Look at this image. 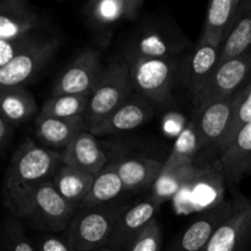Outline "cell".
<instances>
[{
    "label": "cell",
    "instance_id": "37",
    "mask_svg": "<svg viewBox=\"0 0 251 251\" xmlns=\"http://www.w3.org/2000/svg\"><path fill=\"white\" fill-rule=\"evenodd\" d=\"M97 251H112L109 249V248H103V249H100V250H97Z\"/></svg>",
    "mask_w": 251,
    "mask_h": 251
},
{
    "label": "cell",
    "instance_id": "26",
    "mask_svg": "<svg viewBox=\"0 0 251 251\" xmlns=\"http://www.w3.org/2000/svg\"><path fill=\"white\" fill-rule=\"evenodd\" d=\"M1 118L16 126L28 122L38 112L34 96L24 86L1 88Z\"/></svg>",
    "mask_w": 251,
    "mask_h": 251
},
{
    "label": "cell",
    "instance_id": "30",
    "mask_svg": "<svg viewBox=\"0 0 251 251\" xmlns=\"http://www.w3.org/2000/svg\"><path fill=\"white\" fill-rule=\"evenodd\" d=\"M194 164L179 166L176 168L171 169V171L162 172L152 185L150 199L158 206H161L166 201L173 200L174 196L178 194V191L183 186L184 181L188 179Z\"/></svg>",
    "mask_w": 251,
    "mask_h": 251
},
{
    "label": "cell",
    "instance_id": "3",
    "mask_svg": "<svg viewBox=\"0 0 251 251\" xmlns=\"http://www.w3.org/2000/svg\"><path fill=\"white\" fill-rule=\"evenodd\" d=\"M226 179L218 161L203 166L194 164L188 179L173 198L174 212L179 216L207 212L225 202Z\"/></svg>",
    "mask_w": 251,
    "mask_h": 251
},
{
    "label": "cell",
    "instance_id": "31",
    "mask_svg": "<svg viewBox=\"0 0 251 251\" xmlns=\"http://www.w3.org/2000/svg\"><path fill=\"white\" fill-rule=\"evenodd\" d=\"M251 122V80L248 82L243 90H240L237 95V100H235L234 105V114H233L232 123L228 129L227 134H226L225 139H223L222 145H221L220 150L227 146L233 137L237 135V132L242 129L244 125Z\"/></svg>",
    "mask_w": 251,
    "mask_h": 251
},
{
    "label": "cell",
    "instance_id": "6",
    "mask_svg": "<svg viewBox=\"0 0 251 251\" xmlns=\"http://www.w3.org/2000/svg\"><path fill=\"white\" fill-rule=\"evenodd\" d=\"M134 93L129 65L120 56L104 68L100 82L91 93L85 114L87 130L105 119Z\"/></svg>",
    "mask_w": 251,
    "mask_h": 251
},
{
    "label": "cell",
    "instance_id": "20",
    "mask_svg": "<svg viewBox=\"0 0 251 251\" xmlns=\"http://www.w3.org/2000/svg\"><path fill=\"white\" fill-rule=\"evenodd\" d=\"M83 130H87L83 119H60L38 113L34 123L37 139L43 147L56 152H63Z\"/></svg>",
    "mask_w": 251,
    "mask_h": 251
},
{
    "label": "cell",
    "instance_id": "15",
    "mask_svg": "<svg viewBox=\"0 0 251 251\" xmlns=\"http://www.w3.org/2000/svg\"><path fill=\"white\" fill-rule=\"evenodd\" d=\"M158 207L151 199H147L130 208H124L115 225L108 248L112 251L129 250L145 228L156 220L154 215Z\"/></svg>",
    "mask_w": 251,
    "mask_h": 251
},
{
    "label": "cell",
    "instance_id": "12",
    "mask_svg": "<svg viewBox=\"0 0 251 251\" xmlns=\"http://www.w3.org/2000/svg\"><path fill=\"white\" fill-rule=\"evenodd\" d=\"M251 242V202L234 199L229 216L223 221L203 251H244Z\"/></svg>",
    "mask_w": 251,
    "mask_h": 251
},
{
    "label": "cell",
    "instance_id": "34",
    "mask_svg": "<svg viewBox=\"0 0 251 251\" xmlns=\"http://www.w3.org/2000/svg\"><path fill=\"white\" fill-rule=\"evenodd\" d=\"M5 238L9 251H34L26 234L20 227V223L15 218L9 220L5 225Z\"/></svg>",
    "mask_w": 251,
    "mask_h": 251
},
{
    "label": "cell",
    "instance_id": "7",
    "mask_svg": "<svg viewBox=\"0 0 251 251\" xmlns=\"http://www.w3.org/2000/svg\"><path fill=\"white\" fill-rule=\"evenodd\" d=\"M190 47L188 37L174 24L152 21L137 28L123 53L124 59L180 58Z\"/></svg>",
    "mask_w": 251,
    "mask_h": 251
},
{
    "label": "cell",
    "instance_id": "9",
    "mask_svg": "<svg viewBox=\"0 0 251 251\" xmlns=\"http://www.w3.org/2000/svg\"><path fill=\"white\" fill-rule=\"evenodd\" d=\"M144 0H92L83 6L88 27L100 43L107 44L120 24L139 16Z\"/></svg>",
    "mask_w": 251,
    "mask_h": 251
},
{
    "label": "cell",
    "instance_id": "4",
    "mask_svg": "<svg viewBox=\"0 0 251 251\" xmlns=\"http://www.w3.org/2000/svg\"><path fill=\"white\" fill-rule=\"evenodd\" d=\"M124 207L80 206L65 232V240L74 251H97L108 248L115 225Z\"/></svg>",
    "mask_w": 251,
    "mask_h": 251
},
{
    "label": "cell",
    "instance_id": "23",
    "mask_svg": "<svg viewBox=\"0 0 251 251\" xmlns=\"http://www.w3.org/2000/svg\"><path fill=\"white\" fill-rule=\"evenodd\" d=\"M164 163L154 158L131 157L110 163L120 176L125 191L140 190L154 184L163 171Z\"/></svg>",
    "mask_w": 251,
    "mask_h": 251
},
{
    "label": "cell",
    "instance_id": "36",
    "mask_svg": "<svg viewBox=\"0 0 251 251\" xmlns=\"http://www.w3.org/2000/svg\"><path fill=\"white\" fill-rule=\"evenodd\" d=\"M12 131H14V125H11L4 118L0 117V150L2 152L6 150L7 145L10 144Z\"/></svg>",
    "mask_w": 251,
    "mask_h": 251
},
{
    "label": "cell",
    "instance_id": "33",
    "mask_svg": "<svg viewBox=\"0 0 251 251\" xmlns=\"http://www.w3.org/2000/svg\"><path fill=\"white\" fill-rule=\"evenodd\" d=\"M39 36L37 34H28L22 38L12 39V41H0V68L7 65L14 58H16L20 53L33 44Z\"/></svg>",
    "mask_w": 251,
    "mask_h": 251
},
{
    "label": "cell",
    "instance_id": "8",
    "mask_svg": "<svg viewBox=\"0 0 251 251\" xmlns=\"http://www.w3.org/2000/svg\"><path fill=\"white\" fill-rule=\"evenodd\" d=\"M251 80V50L218 66L193 100L196 112L239 92Z\"/></svg>",
    "mask_w": 251,
    "mask_h": 251
},
{
    "label": "cell",
    "instance_id": "17",
    "mask_svg": "<svg viewBox=\"0 0 251 251\" xmlns=\"http://www.w3.org/2000/svg\"><path fill=\"white\" fill-rule=\"evenodd\" d=\"M233 201H225L217 207L201 213L176 239L171 251H203L223 221L229 216Z\"/></svg>",
    "mask_w": 251,
    "mask_h": 251
},
{
    "label": "cell",
    "instance_id": "18",
    "mask_svg": "<svg viewBox=\"0 0 251 251\" xmlns=\"http://www.w3.org/2000/svg\"><path fill=\"white\" fill-rule=\"evenodd\" d=\"M61 162L97 176L107 167L108 157L100 149L95 135L83 130L61 152Z\"/></svg>",
    "mask_w": 251,
    "mask_h": 251
},
{
    "label": "cell",
    "instance_id": "5",
    "mask_svg": "<svg viewBox=\"0 0 251 251\" xmlns=\"http://www.w3.org/2000/svg\"><path fill=\"white\" fill-rule=\"evenodd\" d=\"M183 58L124 59L127 63L135 92L153 104H163L172 97L174 87L180 82Z\"/></svg>",
    "mask_w": 251,
    "mask_h": 251
},
{
    "label": "cell",
    "instance_id": "27",
    "mask_svg": "<svg viewBox=\"0 0 251 251\" xmlns=\"http://www.w3.org/2000/svg\"><path fill=\"white\" fill-rule=\"evenodd\" d=\"M201 150L202 145L199 134L198 120L194 117L176 137L162 172L171 171L179 166H191L195 163L196 156Z\"/></svg>",
    "mask_w": 251,
    "mask_h": 251
},
{
    "label": "cell",
    "instance_id": "22",
    "mask_svg": "<svg viewBox=\"0 0 251 251\" xmlns=\"http://www.w3.org/2000/svg\"><path fill=\"white\" fill-rule=\"evenodd\" d=\"M243 0H213L206 12L201 41L222 47L237 20Z\"/></svg>",
    "mask_w": 251,
    "mask_h": 251
},
{
    "label": "cell",
    "instance_id": "11",
    "mask_svg": "<svg viewBox=\"0 0 251 251\" xmlns=\"http://www.w3.org/2000/svg\"><path fill=\"white\" fill-rule=\"evenodd\" d=\"M103 71L100 51L86 49L58 76L51 96L91 95L100 82Z\"/></svg>",
    "mask_w": 251,
    "mask_h": 251
},
{
    "label": "cell",
    "instance_id": "29",
    "mask_svg": "<svg viewBox=\"0 0 251 251\" xmlns=\"http://www.w3.org/2000/svg\"><path fill=\"white\" fill-rule=\"evenodd\" d=\"M91 95H59L51 96L44 102L39 113L60 119H83L87 110Z\"/></svg>",
    "mask_w": 251,
    "mask_h": 251
},
{
    "label": "cell",
    "instance_id": "10",
    "mask_svg": "<svg viewBox=\"0 0 251 251\" xmlns=\"http://www.w3.org/2000/svg\"><path fill=\"white\" fill-rule=\"evenodd\" d=\"M59 46L60 44L56 38L39 37L7 65L0 68L1 88L24 86V83L32 80L50 61Z\"/></svg>",
    "mask_w": 251,
    "mask_h": 251
},
{
    "label": "cell",
    "instance_id": "24",
    "mask_svg": "<svg viewBox=\"0 0 251 251\" xmlns=\"http://www.w3.org/2000/svg\"><path fill=\"white\" fill-rule=\"evenodd\" d=\"M249 50H251V0H243L237 20L222 44L218 66L242 56Z\"/></svg>",
    "mask_w": 251,
    "mask_h": 251
},
{
    "label": "cell",
    "instance_id": "13",
    "mask_svg": "<svg viewBox=\"0 0 251 251\" xmlns=\"http://www.w3.org/2000/svg\"><path fill=\"white\" fill-rule=\"evenodd\" d=\"M222 47L199 39L195 48L181 59L180 82L191 97L206 85L218 66Z\"/></svg>",
    "mask_w": 251,
    "mask_h": 251
},
{
    "label": "cell",
    "instance_id": "2",
    "mask_svg": "<svg viewBox=\"0 0 251 251\" xmlns=\"http://www.w3.org/2000/svg\"><path fill=\"white\" fill-rule=\"evenodd\" d=\"M5 205L17 217L27 218L38 227L50 232H66L76 211L48 180Z\"/></svg>",
    "mask_w": 251,
    "mask_h": 251
},
{
    "label": "cell",
    "instance_id": "14",
    "mask_svg": "<svg viewBox=\"0 0 251 251\" xmlns=\"http://www.w3.org/2000/svg\"><path fill=\"white\" fill-rule=\"evenodd\" d=\"M153 113V103L135 92L126 102L88 131L96 137L130 131L150 122Z\"/></svg>",
    "mask_w": 251,
    "mask_h": 251
},
{
    "label": "cell",
    "instance_id": "28",
    "mask_svg": "<svg viewBox=\"0 0 251 251\" xmlns=\"http://www.w3.org/2000/svg\"><path fill=\"white\" fill-rule=\"evenodd\" d=\"M124 190V185L117 172L108 164L95 178L93 185L87 198L82 202L83 207H100L107 206L119 198Z\"/></svg>",
    "mask_w": 251,
    "mask_h": 251
},
{
    "label": "cell",
    "instance_id": "25",
    "mask_svg": "<svg viewBox=\"0 0 251 251\" xmlns=\"http://www.w3.org/2000/svg\"><path fill=\"white\" fill-rule=\"evenodd\" d=\"M95 176L61 163L51 179L58 193L75 207H80L87 198L95 181Z\"/></svg>",
    "mask_w": 251,
    "mask_h": 251
},
{
    "label": "cell",
    "instance_id": "16",
    "mask_svg": "<svg viewBox=\"0 0 251 251\" xmlns=\"http://www.w3.org/2000/svg\"><path fill=\"white\" fill-rule=\"evenodd\" d=\"M237 95L211 103L203 109L196 112L199 134H200L202 150L216 146L220 149L227 134L234 114Z\"/></svg>",
    "mask_w": 251,
    "mask_h": 251
},
{
    "label": "cell",
    "instance_id": "21",
    "mask_svg": "<svg viewBox=\"0 0 251 251\" xmlns=\"http://www.w3.org/2000/svg\"><path fill=\"white\" fill-rule=\"evenodd\" d=\"M39 16L24 0H2L0 4V41H12L33 34Z\"/></svg>",
    "mask_w": 251,
    "mask_h": 251
},
{
    "label": "cell",
    "instance_id": "1",
    "mask_svg": "<svg viewBox=\"0 0 251 251\" xmlns=\"http://www.w3.org/2000/svg\"><path fill=\"white\" fill-rule=\"evenodd\" d=\"M61 152L25 140L12 154L4 180L5 203L53 179L61 166Z\"/></svg>",
    "mask_w": 251,
    "mask_h": 251
},
{
    "label": "cell",
    "instance_id": "19",
    "mask_svg": "<svg viewBox=\"0 0 251 251\" xmlns=\"http://www.w3.org/2000/svg\"><path fill=\"white\" fill-rule=\"evenodd\" d=\"M218 163L228 184L239 183L243 176L251 174V122L221 150Z\"/></svg>",
    "mask_w": 251,
    "mask_h": 251
},
{
    "label": "cell",
    "instance_id": "32",
    "mask_svg": "<svg viewBox=\"0 0 251 251\" xmlns=\"http://www.w3.org/2000/svg\"><path fill=\"white\" fill-rule=\"evenodd\" d=\"M162 233L157 220H153L136 238L127 251H161Z\"/></svg>",
    "mask_w": 251,
    "mask_h": 251
},
{
    "label": "cell",
    "instance_id": "35",
    "mask_svg": "<svg viewBox=\"0 0 251 251\" xmlns=\"http://www.w3.org/2000/svg\"><path fill=\"white\" fill-rule=\"evenodd\" d=\"M38 251H74L66 240L54 235H47L39 243Z\"/></svg>",
    "mask_w": 251,
    "mask_h": 251
}]
</instances>
